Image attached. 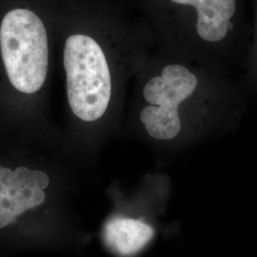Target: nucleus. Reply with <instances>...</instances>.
<instances>
[{
  "instance_id": "1",
  "label": "nucleus",
  "mask_w": 257,
  "mask_h": 257,
  "mask_svg": "<svg viewBox=\"0 0 257 257\" xmlns=\"http://www.w3.org/2000/svg\"><path fill=\"white\" fill-rule=\"evenodd\" d=\"M142 97L139 119L150 138L192 143L233 133L251 98L241 77L181 61L150 77Z\"/></svg>"
},
{
  "instance_id": "2",
  "label": "nucleus",
  "mask_w": 257,
  "mask_h": 257,
  "mask_svg": "<svg viewBox=\"0 0 257 257\" xmlns=\"http://www.w3.org/2000/svg\"><path fill=\"white\" fill-rule=\"evenodd\" d=\"M174 33L184 61L242 78L251 37L250 0H147Z\"/></svg>"
},
{
  "instance_id": "3",
  "label": "nucleus",
  "mask_w": 257,
  "mask_h": 257,
  "mask_svg": "<svg viewBox=\"0 0 257 257\" xmlns=\"http://www.w3.org/2000/svg\"><path fill=\"white\" fill-rule=\"evenodd\" d=\"M63 61L74 115L86 122L101 118L111 94L110 68L101 47L87 35H73L65 42Z\"/></svg>"
},
{
  "instance_id": "4",
  "label": "nucleus",
  "mask_w": 257,
  "mask_h": 257,
  "mask_svg": "<svg viewBox=\"0 0 257 257\" xmlns=\"http://www.w3.org/2000/svg\"><path fill=\"white\" fill-rule=\"evenodd\" d=\"M50 183L49 175L43 171L0 164V230L47 207Z\"/></svg>"
},
{
  "instance_id": "5",
  "label": "nucleus",
  "mask_w": 257,
  "mask_h": 257,
  "mask_svg": "<svg viewBox=\"0 0 257 257\" xmlns=\"http://www.w3.org/2000/svg\"><path fill=\"white\" fill-rule=\"evenodd\" d=\"M156 235L153 214H116L104 225L103 238L108 248L120 257H133L147 248Z\"/></svg>"
},
{
  "instance_id": "6",
  "label": "nucleus",
  "mask_w": 257,
  "mask_h": 257,
  "mask_svg": "<svg viewBox=\"0 0 257 257\" xmlns=\"http://www.w3.org/2000/svg\"><path fill=\"white\" fill-rule=\"evenodd\" d=\"M251 37L242 79L251 97L257 95V0H250Z\"/></svg>"
}]
</instances>
